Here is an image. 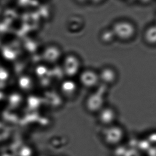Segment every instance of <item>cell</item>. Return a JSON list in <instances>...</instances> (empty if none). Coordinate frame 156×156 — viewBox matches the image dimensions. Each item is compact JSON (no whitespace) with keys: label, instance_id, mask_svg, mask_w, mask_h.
Segmentation results:
<instances>
[{"label":"cell","instance_id":"cell-1","mask_svg":"<svg viewBox=\"0 0 156 156\" xmlns=\"http://www.w3.org/2000/svg\"><path fill=\"white\" fill-rule=\"evenodd\" d=\"M108 88L101 83L93 92L87 96L85 101V106L88 112L96 115L108 104L106 100Z\"/></svg>","mask_w":156,"mask_h":156},{"label":"cell","instance_id":"cell-2","mask_svg":"<svg viewBox=\"0 0 156 156\" xmlns=\"http://www.w3.org/2000/svg\"><path fill=\"white\" fill-rule=\"evenodd\" d=\"M116 40L127 42L132 41L136 37V25L130 20L120 19L113 23L110 27Z\"/></svg>","mask_w":156,"mask_h":156},{"label":"cell","instance_id":"cell-3","mask_svg":"<svg viewBox=\"0 0 156 156\" xmlns=\"http://www.w3.org/2000/svg\"><path fill=\"white\" fill-rule=\"evenodd\" d=\"M126 137L125 128L118 123L103 127V130H102L103 141L106 145L112 147L122 145Z\"/></svg>","mask_w":156,"mask_h":156},{"label":"cell","instance_id":"cell-4","mask_svg":"<svg viewBox=\"0 0 156 156\" xmlns=\"http://www.w3.org/2000/svg\"><path fill=\"white\" fill-rule=\"evenodd\" d=\"M78 83L86 89H96L100 83L98 72L93 69H82L78 76Z\"/></svg>","mask_w":156,"mask_h":156},{"label":"cell","instance_id":"cell-5","mask_svg":"<svg viewBox=\"0 0 156 156\" xmlns=\"http://www.w3.org/2000/svg\"><path fill=\"white\" fill-rule=\"evenodd\" d=\"M81 66L80 59L75 55L69 54L63 58L62 69L64 74L71 79L80 73L82 70Z\"/></svg>","mask_w":156,"mask_h":156},{"label":"cell","instance_id":"cell-6","mask_svg":"<svg viewBox=\"0 0 156 156\" xmlns=\"http://www.w3.org/2000/svg\"><path fill=\"white\" fill-rule=\"evenodd\" d=\"M96 115L99 124L105 127L117 124L119 115L115 107L107 104Z\"/></svg>","mask_w":156,"mask_h":156},{"label":"cell","instance_id":"cell-7","mask_svg":"<svg viewBox=\"0 0 156 156\" xmlns=\"http://www.w3.org/2000/svg\"><path fill=\"white\" fill-rule=\"evenodd\" d=\"M98 72L101 83L109 88L115 85L119 80V75L118 71L111 65H104Z\"/></svg>","mask_w":156,"mask_h":156},{"label":"cell","instance_id":"cell-8","mask_svg":"<svg viewBox=\"0 0 156 156\" xmlns=\"http://www.w3.org/2000/svg\"><path fill=\"white\" fill-rule=\"evenodd\" d=\"M62 56L61 49L55 45H49L44 48L42 52V58L43 61L50 64L58 62Z\"/></svg>","mask_w":156,"mask_h":156},{"label":"cell","instance_id":"cell-9","mask_svg":"<svg viewBox=\"0 0 156 156\" xmlns=\"http://www.w3.org/2000/svg\"><path fill=\"white\" fill-rule=\"evenodd\" d=\"M79 85L71 79L69 78L66 80H63L61 83L59 88V92L64 98L68 99L76 96L79 91Z\"/></svg>","mask_w":156,"mask_h":156},{"label":"cell","instance_id":"cell-10","mask_svg":"<svg viewBox=\"0 0 156 156\" xmlns=\"http://www.w3.org/2000/svg\"><path fill=\"white\" fill-rule=\"evenodd\" d=\"M143 39L148 46L156 47V23L146 27L143 32Z\"/></svg>","mask_w":156,"mask_h":156},{"label":"cell","instance_id":"cell-11","mask_svg":"<svg viewBox=\"0 0 156 156\" xmlns=\"http://www.w3.org/2000/svg\"><path fill=\"white\" fill-rule=\"evenodd\" d=\"M100 39L101 41L105 44H110L116 39L111 27H108L102 30L100 33Z\"/></svg>","mask_w":156,"mask_h":156},{"label":"cell","instance_id":"cell-12","mask_svg":"<svg viewBox=\"0 0 156 156\" xmlns=\"http://www.w3.org/2000/svg\"><path fill=\"white\" fill-rule=\"evenodd\" d=\"M24 80L23 78H22V79L20 81V83H19L20 87H21L23 89H25V90H28V89L32 88L33 85L32 80H30V79L26 78V77L24 78Z\"/></svg>","mask_w":156,"mask_h":156},{"label":"cell","instance_id":"cell-13","mask_svg":"<svg viewBox=\"0 0 156 156\" xmlns=\"http://www.w3.org/2000/svg\"><path fill=\"white\" fill-rule=\"evenodd\" d=\"M104 0H89V2L92 4H100L101 3L103 2Z\"/></svg>","mask_w":156,"mask_h":156},{"label":"cell","instance_id":"cell-14","mask_svg":"<svg viewBox=\"0 0 156 156\" xmlns=\"http://www.w3.org/2000/svg\"><path fill=\"white\" fill-rule=\"evenodd\" d=\"M78 2H80L82 4H86V3H88L89 2V0H76Z\"/></svg>","mask_w":156,"mask_h":156}]
</instances>
